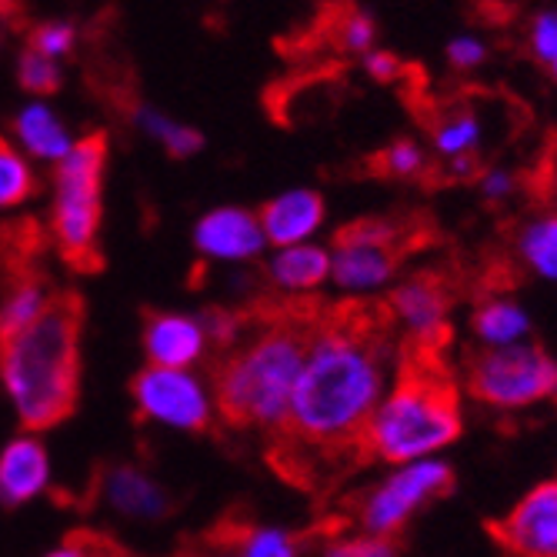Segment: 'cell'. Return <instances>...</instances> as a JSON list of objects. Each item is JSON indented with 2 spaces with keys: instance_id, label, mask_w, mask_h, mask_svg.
I'll use <instances>...</instances> for the list:
<instances>
[{
  "instance_id": "obj_1",
  "label": "cell",
  "mask_w": 557,
  "mask_h": 557,
  "mask_svg": "<svg viewBox=\"0 0 557 557\" xmlns=\"http://www.w3.org/2000/svg\"><path fill=\"white\" fill-rule=\"evenodd\" d=\"M391 321L387 308L364 300L321 308L281 441L318 454H364L368 424L387 387Z\"/></svg>"
},
{
  "instance_id": "obj_2",
  "label": "cell",
  "mask_w": 557,
  "mask_h": 557,
  "mask_svg": "<svg viewBox=\"0 0 557 557\" xmlns=\"http://www.w3.org/2000/svg\"><path fill=\"white\" fill-rule=\"evenodd\" d=\"M321 308L311 300H297L294 308H274L258 314L255 331L224 354L214 371V404L218 414L247 431L284 434L290 397L311 350Z\"/></svg>"
},
{
  "instance_id": "obj_3",
  "label": "cell",
  "mask_w": 557,
  "mask_h": 557,
  "mask_svg": "<svg viewBox=\"0 0 557 557\" xmlns=\"http://www.w3.org/2000/svg\"><path fill=\"white\" fill-rule=\"evenodd\" d=\"M81 294L54 290L44 314L24 334L0 344V384L24 431L37 434L58 428L74 414L81 387Z\"/></svg>"
},
{
  "instance_id": "obj_4",
  "label": "cell",
  "mask_w": 557,
  "mask_h": 557,
  "mask_svg": "<svg viewBox=\"0 0 557 557\" xmlns=\"http://www.w3.org/2000/svg\"><path fill=\"white\" fill-rule=\"evenodd\" d=\"M458 434L461 400L441 361V344H408L397 381L368 424L364 454L391 465H414L458 441Z\"/></svg>"
},
{
  "instance_id": "obj_5",
  "label": "cell",
  "mask_w": 557,
  "mask_h": 557,
  "mask_svg": "<svg viewBox=\"0 0 557 557\" xmlns=\"http://www.w3.org/2000/svg\"><path fill=\"white\" fill-rule=\"evenodd\" d=\"M108 168V134L94 131L81 137L71 154L58 164L54 177V214L50 237L67 268L90 274L100 271V187Z\"/></svg>"
},
{
  "instance_id": "obj_6",
  "label": "cell",
  "mask_w": 557,
  "mask_h": 557,
  "mask_svg": "<svg viewBox=\"0 0 557 557\" xmlns=\"http://www.w3.org/2000/svg\"><path fill=\"white\" fill-rule=\"evenodd\" d=\"M471 394L494 411H524L557 397V361L531 344L487 347L468 364Z\"/></svg>"
},
{
  "instance_id": "obj_7",
  "label": "cell",
  "mask_w": 557,
  "mask_h": 557,
  "mask_svg": "<svg viewBox=\"0 0 557 557\" xmlns=\"http://www.w3.org/2000/svg\"><path fill=\"white\" fill-rule=\"evenodd\" d=\"M421 240V231L408 221L364 218L337 231L331 250V277L347 294H368L384 287L408 247Z\"/></svg>"
},
{
  "instance_id": "obj_8",
  "label": "cell",
  "mask_w": 557,
  "mask_h": 557,
  "mask_svg": "<svg viewBox=\"0 0 557 557\" xmlns=\"http://www.w3.org/2000/svg\"><path fill=\"white\" fill-rule=\"evenodd\" d=\"M454 481V471L444 461H414L400 465L391 478H384L364 500H361V528L371 537H387L397 534L404 524L411 521L418 508H424L428 500L444 494Z\"/></svg>"
},
{
  "instance_id": "obj_9",
  "label": "cell",
  "mask_w": 557,
  "mask_h": 557,
  "mask_svg": "<svg viewBox=\"0 0 557 557\" xmlns=\"http://www.w3.org/2000/svg\"><path fill=\"white\" fill-rule=\"evenodd\" d=\"M134 404L140 418L177 431H208L214 418L205 384L190 371L144 368L134 377Z\"/></svg>"
},
{
  "instance_id": "obj_10",
  "label": "cell",
  "mask_w": 557,
  "mask_h": 557,
  "mask_svg": "<svg viewBox=\"0 0 557 557\" xmlns=\"http://www.w3.org/2000/svg\"><path fill=\"white\" fill-rule=\"evenodd\" d=\"M494 537L518 557H557V481L528 491L518 508L494 524Z\"/></svg>"
},
{
  "instance_id": "obj_11",
  "label": "cell",
  "mask_w": 557,
  "mask_h": 557,
  "mask_svg": "<svg viewBox=\"0 0 557 557\" xmlns=\"http://www.w3.org/2000/svg\"><path fill=\"white\" fill-rule=\"evenodd\" d=\"M447 308H450V290L437 274H418L397 284L387 300L391 318L404 324L411 344H441Z\"/></svg>"
},
{
  "instance_id": "obj_12",
  "label": "cell",
  "mask_w": 557,
  "mask_h": 557,
  "mask_svg": "<svg viewBox=\"0 0 557 557\" xmlns=\"http://www.w3.org/2000/svg\"><path fill=\"white\" fill-rule=\"evenodd\" d=\"M194 244L200 255H208L214 261H250L264 250V234H261V221L250 211L221 208L197 221Z\"/></svg>"
},
{
  "instance_id": "obj_13",
  "label": "cell",
  "mask_w": 557,
  "mask_h": 557,
  "mask_svg": "<svg viewBox=\"0 0 557 557\" xmlns=\"http://www.w3.org/2000/svg\"><path fill=\"white\" fill-rule=\"evenodd\" d=\"M208 347V331L197 318L187 314H150L144 321V350L150 358V368L168 371H187Z\"/></svg>"
},
{
  "instance_id": "obj_14",
  "label": "cell",
  "mask_w": 557,
  "mask_h": 557,
  "mask_svg": "<svg viewBox=\"0 0 557 557\" xmlns=\"http://www.w3.org/2000/svg\"><path fill=\"white\" fill-rule=\"evenodd\" d=\"M50 481V461L47 450L34 434L14 437L4 454H0V504L8 508H21V504L34 500Z\"/></svg>"
},
{
  "instance_id": "obj_15",
  "label": "cell",
  "mask_w": 557,
  "mask_h": 557,
  "mask_svg": "<svg viewBox=\"0 0 557 557\" xmlns=\"http://www.w3.org/2000/svg\"><path fill=\"white\" fill-rule=\"evenodd\" d=\"M261 234L274 247H297L308 240L324 221V200L314 190H287L268 200L261 211Z\"/></svg>"
},
{
  "instance_id": "obj_16",
  "label": "cell",
  "mask_w": 557,
  "mask_h": 557,
  "mask_svg": "<svg viewBox=\"0 0 557 557\" xmlns=\"http://www.w3.org/2000/svg\"><path fill=\"white\" fill-rule=\"evenodd\" d=\"M104 500L114 511L140 521H158L171 511L168 491L137 468H111L104 474Z\"/></svg>"
},
{
  "instance_id": "obj_17",
  "label": "cell",
  "mask_w": 557,
  "mask_h": 557,
  "mask_svg": "<svg viewBox=\"0 0 557 557\" xmlns=\"http://www.w3.org/2000/svg\"><path fill=\"white\" fill-rule=\"evenodd\" d=\"M331 277V250L314 244H297L277 250L271 261V281L284 294H311Z\"/></svg>"
},
{
  "instance_id": "obj_18",
  "label": "cell",
  "mask_w": 557,
  "mask_h": 557,
  "mask_svg": "<svg viewBox=\"0 0 557 557\" xmlns=\"http://www.w3.org/2000/svg\"><path fill=\"white\" fill-rule=\"evenodd\" d=\"M50 290L44 284L40 274L34 271H21L14 277V284L8 287L4 294V304H0V344H8L14 341L17 334H24L47 308V300H50Z\"/></svg>"
},
{
  "instance_id": "obj_19",
  "label": "cell",
  "mask_w": 557,
  "mask_h": 557,
  "mask_svg": "<svg viewBox=\"0 0 557 557\" xmlns=\"http://www.w3.org/2000/svg\"><path fill=\"white\" fill-rule=\"evenodd\" d=\"M14 134L21 137V144L30 150L34 158L44 161H64L71 154L74 140L67 137V127L61 124V117L44 108V104H30L14 117Z\"/></svg>"
},
{
  "instance_id": "obj_20",
  "label": "cell",
  "mask_w": 557,
  "mask_h": 557,
  "mask_svg": "<svg viewBox=\"0 0 557 557\" xmlns=\"http://www.w3.org/2000/svg\"><path fill=\"white\" fill-rule=\"evenodd\" d=\"M474 334L487 347H515L528 334V314L508 297H491L474 311Z\"/></svg>"
},
{
  "instance_id": "obj_21",
  "label": "cell",
  "mask_w": 557,
  "mask_h": 557,
  "mask_svg": "<svg viewBox=\"0 0 557 557\" xmlns=\"http://www.w3.org/2000/svg\"><path fill=\"white\" fill-rule=\"evenodd\" d=\"M521 261L547 281H557V214L531 221L518 237Z\"/></svg>"
},
{
  "instance_id": "obj_22",
  "label": "cell",
  "mask_w": 557,
  "mask_h": 557,
  "mask_svg": "<svg viewBox=\"0 0 557 557\" xmlns=\"http://www.w3.org/2000/svg\"><path fill=\"white\" fill-rule=\"evenodd\" d=\"M134 117H137V127L140 131H147L154 140H161L164 144V150L171 158H194L200 147H205V137H200L194 127H184V124H177V121H171V117H164L161 111H154V108H137L134 111Z\"/></svg>"
},
{
  "instance_id": "obj_23",
  "label": "cell",
  "mask_w": 557,
  "mask_h": 557,
  "mask_svg": "<svg viewBox=\"0 0 557 557\" xmlns=\"http://www.w3.org/2000/svg\"><path fill=\"white\" fill-rule=\"evenodd\" d=\"M37 190V177L30 164L17 154V147L0 134V211L21 208Z\"/></svg>"
},
{
  "instance_id": "obj_24",
  "label": "cell",
  "mask_w": 557,
  "mask_h": 557,
  "mask_svg": "<svg viewBox=\"0 0 557 557\" xmlns=\"http://www.w3.org/2000/svg\"><path fill=\"white\" fill-rule=\"evenodd\" d=\"M478 140H481V121L471 111H450L434 127V147L447 161L471 158V150L478 147Z\"/></svg>"
},
{
  "instance_id": "obj_25",
  "label": "cell",
  "mask_w": 557,
  "mask_h": 557,
  "mask_svg": "<svg viewBox=\"0 0 557 557\" xmlns=\"http://www.w3.org/2000/svg\"><path fill=\"white\" fill-rule=\"evenodd\" d=\"M297 537L284 528H244L227 547L234 557H297Z\"/></svg>"
},
{
  "instance_id": "obj_26",
  "label": "cell",
  "mask_w": 557,
  "mask_h": 557,
  "mask_svg": "<svg viewBox=\"0 0 557 557\" xmlns=\"http://www.w3.org/2000/svg\"><path fill=\"white\" fill-rule=\"evenodd\" d=\"M17 81H21V87H24L27 94L47 97V94L61 90L64 74H61L58 61H50V58L37 54V50L24 47V50H21V58H17Z\"/></svg>"
},
{
  "instance_id": "obj_27",
  "label": "cell",
  "mask_w": 557,
  "mask_h": 557,
  "mask_svg": "<svg viewBox=\"0 0 557 557\" xmlns=\"http://www.w3.org/2000/svg\"><path fill=\"white\" fill-rule=\"evenodd\" d=\"M424 164H428V158H424V150L414 140H394L391 147H384L381 154L374 158V171L377 174L400 177V181L424 174Z\"/></svg>"
},
{
  "instance_id": "obj_28",
  "label": "cell",
  "mask_w": 557,
  "mask_h": 557,
  "mask_svg": "<svg viewBox=\"0 0 557 557\" xmlns=\"http://www.w3.org/2000/svg\"><path fill=\"white\" fill-rule=\"evenodd\" d=\"M77 44V30L64 21H47V24H37L30 27L27 34V47L37 50V54L50 58V61H58L64 54H71Z\"/></svg>"
},
{
  "instance_id": "obj_29",
  "label": "cell",
  "mask_w": 557,
  "mask_h": 557,
  "mask_svg": "<svg viewBox=\"0 0 557 557\" xmlns=\"http://www.w3.org/2000/svg\"><path fill=\"white\" fill-rule=\"evenodd\" d=\"M337 47L341 50H350V54H371V44H374V21L361 11H347L341 21H337Z\"/></svg>"
},
{
  "instance_id": "obj_30",
  "label": "cell",
  "mask_w": 557,
  "mask_h": 557,
  "mask_svg": "<svg viewBox=\"0 0 557 557\" xmlns=\"http://www.w3.org/2000/svg\"><path fill=\"white\" fill-rule=\"evenodd\" d=\"M327 557H397L394 544L387 537H344L327 547Z\"/></svg>"
},
{
  "instance_id": "obj_31",
  "label": "cell",
  "mask_w": 557,
  "mask_h": 557,
  "mask_svg": "<svg viewBox=\"0 0 557 557\" xmlns=\"http://www.w3.org/2000/svg\"><path fill=\"white\" fill-rule=\"evenodd\" d=\"M531 50L544 64H557V11L537 14L531 24Z\"/></svg>"
},
{
  "instance_id": "obj_32",
  "label": "cell",
  "mask_w": 557,
  "mask_h": 557,
  "mask_svg": "<svg viewBox=\"0 0 557 557\" xmlns=\"http://www.w3.org/2000/svg\"><path fill=\"white\" fill-rule=\"evenodd\" d=\"M447 58H450L454 67L471 71V67H478L487 58V44L481 37H468V34L465 37H454L447 44Z\"/></svg>"
},
{
  "instance_id": "obj_33",
  "label": "cell",
  "mask_w": 557,
  "mask_h": 557,
  "mask_svg": "<svg viewBox=\"0 0 557 557\" xmlns=\"http://www.w3.org/2000/svg\"><path fill=\"white\" fill-rule=\"evenodd\" d=\"M364 67L374 81H397L400 77V61L394 54H387V50H371V54H364Z\"/></svg>"
},
{
  "instance_id": "obj_34",
  "label": "cell",
  "mask_w": 557,
  "mask_h": 557,
  "mask_svg": "<svg viewBox=\"0 0 557 557\" xmlns=\"http://www.w3.org/2000/svg\"><path fill=\"white\" fill-rule=\"evenodd\" d=\"M515 187H518V181L508 171H487L481 177V190H484L487 200H504L508 194H515Z\"/></svg>"
},
{
  "instance_id": "obj_35",
  "label": "cell",
  "mask_w": 557,
  "mask_h": 557,
  "mask_svg": "<svg viewBox=\"0 0 557 557\" xmlns=\"http://www.w3.org/2000/svg\"><path fill=\"white\" fill-rule=\"evenodd\" d=\"M544 184L550 187V194L557 197V150L547 158V164H544Z\"/></svg>"
},
{
  "instance_id": "obj_36",
  "label": "cell",
  "mask_w": 557,
  "mask_h": 557,
  "mask_svg": "<svg viewBox=\"0 0 557 557\" xmlns=\"http://www.w3.org/2000/svg\"><path fill=\"white\" fill-rule=\"evenodd\" d=\"M47 557H87V550L81 544H67V547H58V550H50Z\"/></svg>"
},
{
  "instance_id": "obj_37",
  "label": "cell",
  "mask_w": 557,
  "mask_h": 557,
  "mask_svg": "<svg viewBox=\"0 0 557 557\" xmlns=\"http://www.w3.org/2000/svg\"><path fill=\"white\" fill-rule=\"evenodd\" d=\"M550 71H554V77H557V64H550Z\"/></svg>"
}]
</instances>
